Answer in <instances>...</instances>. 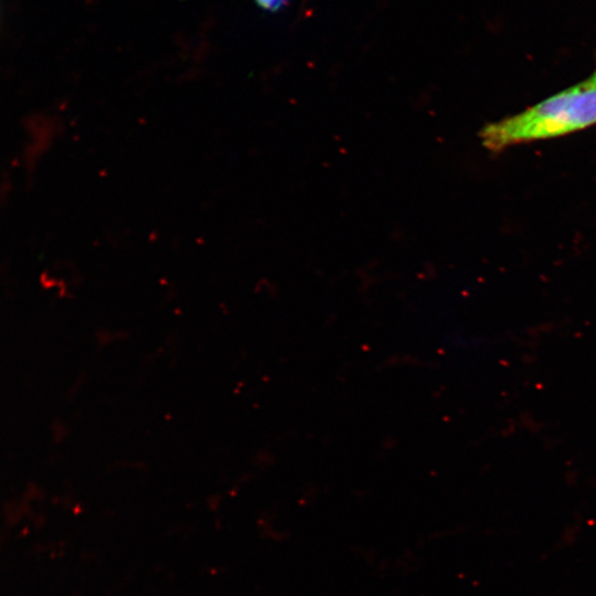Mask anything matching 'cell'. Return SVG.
Segmentation results:
<instances>
[{"label":"cell","mask_w":596,"mask_h":596,"mask_svg":"<svg viewBox=\"0 0 596 596\" xmlns=\"http://www.w3.org/2000/svg\"><path fill=\"white\" fill-rule=\"evenodd\" d=\"M596 125V68L584 81L523 111L486 125L482 145L499 152L508 147L557 138Z\"/></svg>","instance_id":"obj_1"},{"label":"cell","mask_w":596,"mask_h":596,"mask_svg":"<svg viewBox=\"0 0 596 596\" xmlns=\"http://www.w3.org/2000/svg\"><path fill=\"white\" fill-rule=\"evenodd\" d=\"M258 8L269 13H277L287 7L290 0H255Z\"/></svg>","instance_id":"obj_2"}]
</instances>
